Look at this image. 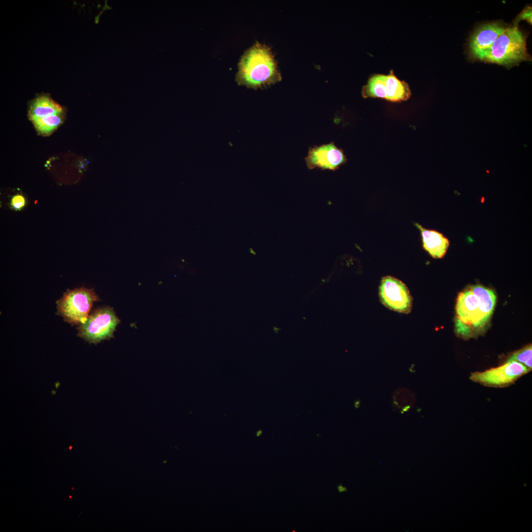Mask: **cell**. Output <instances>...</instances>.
Here are the masks:
<instances>
[{
  "mask_svg": "<svg viewBox=\"0 0 532 532\" xmlns=\"http://www.w3.org/2000/svg\"><path fill=\"white\" fill-rule=\"evenodd\" d=\"M235 80L239 85L257 89L281 80L271 48L257 42L246 50L238 63Z\"/></svg>",
  "mask_w": 532,
  "mask_h": 532,
  "instance_id": "6da1fadb",
  "label": "cell"
},
{
  "mask_svg": "<svg viewBox=\"0 0 532 532\" xmlns=\"http://www.w3.org/2000/svg\"><path fill=\"white\" fill-rule=\"evenodd\" d=\"M496 296L493 291L480 285L470 286L460 293L456 304L458 319V330L466 327L464 336H466V328L480 327L490 319L496 304Z\"/></svg>",
  "mask_w": 532,
  "mask_h": 532,
  "instance_id": "7a4b0ae2",
  "label": "cell"
},
{
  "mask_svg": "<svg viewBox=\"0 0 532 532\" xmlns=\"http://www.w3.org/2000/svg\"><path fill=\"white\" fill-rule=\"evenodd\" d=\"M526 38L517 25L506 27L481 61L511 66L530 60Z\"/></svg>",
  "mask_w": 532,
  "mask_h": 532,
  "instance_id": "3957f363",
  "label": "cell"
},
{
  "mask_svg": "<svg viewBox=\"0 0 532 532\" xmlns=\"http://www.w3.org/2000/svg\"><path fill=\"white\" fill-rule=\"evenodd\" d=\"M99 299L93 289L83 287L67 290L56 301L57 314L72 325L84 323L94 302Z\"/></svg>",
  "mask_w": 532,
  "mask_h": 532,
  "instance_id": "277c9868",
  "label": "cell"
},
{
  "mask_svg": "<svg viewBox=\"0 0 532 532\" xmlns=\"http://www.w3.org/2000/svg\"><path fill=\"white\" fill-rule=\"evenodd\" d=\"M120 320L113 308L104 307L94 310L87 321L77 328V335L90 343L98 344L112 337Z\"/></svg>",
  "mask_w": 532,
  "mask_h": 532,
  "instance_id": "5b68a950",
  "label": "cell"
},
{
  "mask_svg": "<svg viewBox=\"0 0 532 532\" xmlns=\"http://www.w3.org/2000/svg\"><path fill=\"white\" fill-rule=\"evenodd\" d=\"M362 93L364 98H380L393 102L406 100L411 95L408 84L399 79L392 70L388 75L372 76Z\"/></svg>",
  "mask_w": 532,
  "mask_h": 532,
  "instance_id": "8992f818",
  "label": "cell"
},
{
  "mask_svg": "<svg viewBox=\"0 0 532 532\" xmlns=\"http://www.w3.org/2000/svg\"><path fill=\"white\" fill-rule=\"evenodd\" d=\"M379 295L381 303L388 308L402 313L412 309V298L406 286L391 276L383 277L380 282Z\"/></svg>",
  "mask_w": 532,
  "mask_h": 532,
  "instance_id": "52a82bcc",
  "label": "cell"
},
{
  "mask_svg": "<svg viewBox=\"0 0 532 532\" xmlns=\"http://www.w3.org/2000/svg\"><path fill=\"white\" fill-rule=\"evenodd\" d=\"M530 371L523 364L513 361L485 371L473 372L470 379L486 386L502 387L513 383Z\"/></svg>",
  "mask_w": 532,
  "mask_h": 532,
  "instance_id": "ba28073f",
  "label": "cell"
},
{
  "mask_svg": "<svg viewBox=\"0 0 532 532\" xmlns=\"http://www.w3.org/2000/svg\"><path fill=\"white\" fill-rule=\"evenodd\" d=\"M305 159L309 169L318 167L333 170L347 161L343 150L333 142L310 148Z\"/></svg>",
  "mask_w": 532,
  "mask_h": 532,
  "instance_id": "9c48e42d",
  "label": "cell"
},
{
  "mask_svg": "<svg viewBox=\"0 0 532 532\" xmlns=\"http://www.w3.org/2000/svg\"><path fill=\"white\" fill-rule=\"evenodd\" d=\"M505 27L499 22H489L478 27L471 35L469 47L473 57L481 60Z\"/></svg>",
  "mask_w": 532,
  "mask_h": 532,
  "instance_id": "30bf717a",
  "label": "cell"
},
{
  "mask_svg": "<svg viewBox=\"0 0 532 532\" xmlns=\"http://www.w3.org/2000/svg\"><path fill=\"white\" fill-rule=\"evenodd\" d=\"M415 226L420 231L424 249L434 258H443L450 245L449 239L435 230L426 229L417 223Z\"/></svg>",
  "mask_w": 532,
  "mask_h": 532,
  "instance_id": "8fae6325",
  "label": "cell"
},
{
  "mask_svg": "<svg viewBox=\"0 0 532 532\" xmlns=\"http://www.w3.org/2000/svg\"><path fill=\"white\" fill-rule=\"evenodd\" d=\"M62 107L47 96H41L31 103L29 111L30 120L62 113Z\"/></svg>",
  "mask_w": 532,
  "mask_h": 532,
  "instance_id": "7c38bea8",
  "label": "cell"
},
{
  "mask_svg": "<svg viewBox=\"0 0 532 532\" xmlns=\"http://www.w3.org/2000/svg\"><path fill=\"white\" fill-rule=\"evenodd\" d=\"M38 132L42 135H47L52 133L63 121L62 113L49 115L31 120Z\"/></svg>",
  "mask_w": 532,
  "mask_h": 532,
  "instance_id": "4fadbf2b",
  "label": "cell"
},
{
  "mask_svg": "<svg viewBox=\"0 0 532 532\" xmlns=\"http://www.w3.org/2000/svg\"><path fill=\"white\" fill-rule=\"evenodd\" d=\"M532 346L531 344L513 353L508 358L506 362L513 361L518 362L524 365L530 371H531L532 368Z\"/></svg>",
  "mask_w": 532,
  "mask_h": 532,
  "instance_id": "5bb4252c",
  "label": "cell"
},
{
  "mask_svg": "<svg viewBox=\"0 0 532 532\" xmlns=\"http://www.w3.org/2000/svg\"><path fill=\"white\" fill-rule=\"evenodd\" d=\"M25 204L26 200L24 197L21 195H15L11 199L10 206L12 209L15 210H21L24 207Z\"/></svg>",
  "mask_w": 532,
  "mask_h": 532,
  "instance_id": "9a60e30c",
  "label": "cell"
},
{
  "mask_svg": "<svg viewBox=\"0 0 532 532\" xmlns=\"http://www.w3.org/2000/svg\"><path fill=\"white\" fill-rule=\"evenodd\" d=\"M519 20H526L532 24V7L528 6L523 10L518 16Z\"/></svg>",
  "mask_w": 532,
  "mask_h": 532,
  "instance_id": "2e32d148",
  "label": "cell"
},
{
  "mask_svg": "<svg viewBox=\"0 0 532 532\" xmlns=\"http://www.w3.org/2000/svg\"><path fill=\"white\" fill-rule=\"evenodd\" d=\"M337 489L339 493L348 491L347 488L343 486L342 484H340L337 486Z\"/></svg>",
  "mask_w": 532,
  "mask_h": 532,
  "instance_id": "e0dca14e",
  "label": "cell"
},
{
  "mask_svg": "<svg viewBox=\"0 0 532 532\" xmlns=\"http://www.w3.org/2000/svg\"><path fill=\"white\" fill-rule=\"evenodd\" d=\"M360 403V402L359 400H358L355 401V406L356 408H358L359 407Z\"/></svg>",
  "mask_w": 532,
  "mask_h": 532,
  "instance_id": "ac0fdd59",
  "label": "cell"
},
{
  "mask_svg": "<svg viewBox=\"0 0 532 532\" xmlns=\"http://www.w3.org/2000/svg\"><path fill=\"white\" fill-rule=\"evenodd\" d=\"M262 434V430L258 431L256 433V435H257V436H260Z\"/></svg>",
  "mask_w": 532,
  "mask_h": 532,
  "instance_id": "d6986e66",
  "label": "cell"
},
{
  "mask_svg": "<svg viewBox=\"0 0 532 532\" xmlns=\"http://www.w3.org/2000/svg\"><path fill=\"white\" fill-rule=\"evenodd\" d=\"M71 497H71V496H69V498H71Z\"/></svg>",
  "mask_w": 532,
  "mask_h": 532,
  "instance_id": "ffe728a7",
  "label": "cell"
},
{
  "mask_svg": "<svg viewBox=\"0 0 532 532\" xmlns=\"http://www.w3.org/2000/svg\"><path fill=\"white\" fill-rule=\"evenodd\" d=\"M71 448H72L71 447H70L69 449H71Z\"/></svg>",
  "mask_w": 532,
  "mask_h": 532,
  "instance_id": "44dd1931",
  "label": "cell"
}]
</instances>
